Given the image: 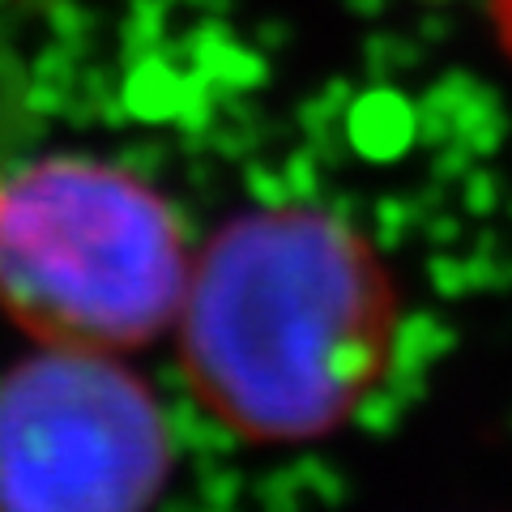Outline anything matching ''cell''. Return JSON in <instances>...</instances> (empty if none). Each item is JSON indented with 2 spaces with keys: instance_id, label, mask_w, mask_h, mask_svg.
I'll return each instance as SVG.
<instances>
[{
  "instance_id": "obj_1",
  "label": "cell",
  "mask_w": 512,
  "mask_h": 512,
  "mask_svg": "<svg viewBox=\"0 0 512 512\" xmlns=\"http://www.w3.org/2000/svg\"><path fill=\"white\" fill-rule=\"evenodd\" d=\"M397 286L346 218L265 205L192 256L175 342L188 389L252 444L338 431L380 384L397 346Z\"/></svg>"
},
{
  "instance_id": "obj_2",
  "label": "cell",
  "mask_w": 512,
  "mask_h": 512,
  "mask_svg": "<svg viewBox=\"0 0 512 512\" xmlns=\"http://www.w3.org/2000/svg\"><path fill=\"white\" fill-rule=\"evenodd\" d=\"M184 222L141 175L43 158L0 180V312L39 346L128 355L175 325Z\"/></svg>"
},
{
  "instance_id": "obj_3",
  "label": "cell",
  "mask_w": 512,
  "mask_h": 512,
  "mask_svg": "<svg viewBox=\"0 0 512 512\" xmlns=\"http://www.w3.org/2000/svg\"><path fill=\"white\" fill-rule=\"evenodd\" d=\"M171 427L124 355L39 346L0 376V512H150Z\"/></svg>"
},
{
  "instance_id": "obj_4",
  "label": "cell",
  "mask_w": 512,
  "mask_h": 512,
  "mask_svg": "<svg viewBox=\"0 0 512 512\" xmlns=\"http://www.w3.org/2000/svg\"><path fill=\"white\" fill-rule=\"evenodd\" d=\"M495 22H500V35L512 52V0H495Z\"/></svg>"
}]
</instances>
